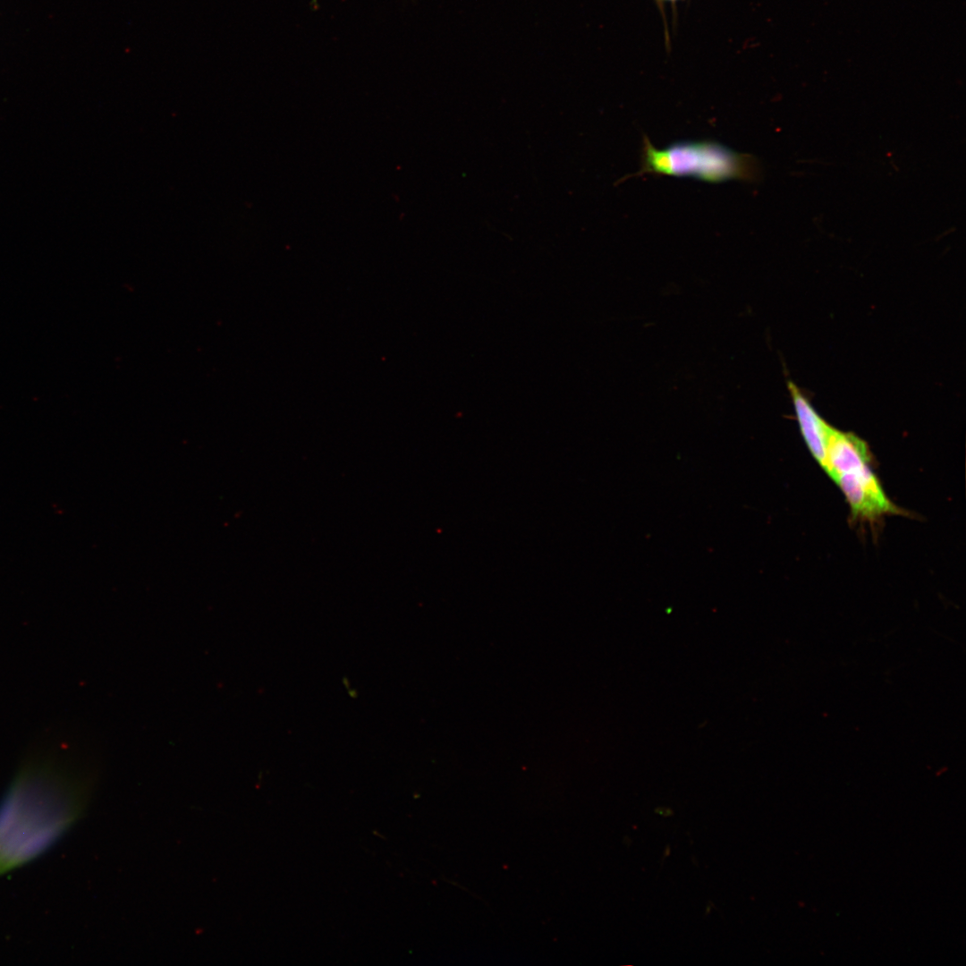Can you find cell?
Returning a JSON list of instances; mask_svg holds the SVG:
<instances>
[{
    "label": "cell",
    "mask_w": 966,
    "mask_h": 966,
    "mask_svg": "<svg viewBox=\"0 0 966 966\" xmlns=\"http://www.w3.org/2000/svg\"><path fill=\"white\" fill-rule=\"evenodd\" d=\"M660 1H676V0H660Z\"/></svg>",
    "instance_id": "cell-4"
},
{
    "label": "cell",
    "mask_w": 966,
    "mask_h": 966,
    "mask_svg": "<svg viewBox=\"0 0 966 966\" xmlns=\"http://www.w3.org/2000/svg\"><path fill=\"white\" fill-rule=\"evenodd\" d=\"M871 458L863 439L835 428L828 440L824 471L842 490L852 517L875 523L886 515L902 512L884 491L872 470Z\"/></svg>",
    "instance_id": "cell-2"
},
{
    "label": "cell",
    "mask_w": 966,
    "mask_h": 966,
    "mask_svg": "<svg viewBox=\"0 0 966 966\" xmlns=\"http://www.w3.org/2000/svg\"><path fill=\"white\" fill-rule=\"evenodd\" d=\"M640 157V169L630 177L649 174L717 183L752 182L759 173L755 157L710 140L678 141L657 148L644 136Z\"/></svg>",
    "instance_id": "cell-1"
},
{
    "label": "cell",
    "mask_w": 966,
    "mask_h": 966,
    "mask_svg": "<svg viewBox=\"0 0 966 966\" xmlns=\"http://www.w3.org/2000/svg\"><path fill=\"white\" fill-rule=\"evenodd\" d=\"M787 388L801 436L812 457L824 470L827 444L834 427L818 414L795 383L788 380Z\"/></svg>",
    "instance_id": "cell-3"
}]
</instances>
